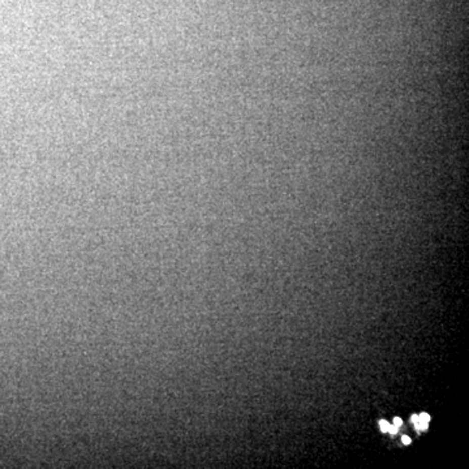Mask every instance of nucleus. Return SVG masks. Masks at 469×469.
I'll return each mask as SVG.
<instances>
[{"label":"nucleus","mask_w":469,"mask_h":469,"mask_svg":"<svg viewBox=\"0 0 469 469\" xmlns=\"http://www.w3.org/2000/svg\"><path fill=\"white\" fill-rule=\"evenodd\" d=\"M413 425L416 427L417 430H425L428 428V425H429V422L421 420L420 417H418V418H417V420L413 422Z\"/></svg>","instance_id":"f257e3e1"},{"label":"nucleus","mask_w":469,"mask_h":469,"mask_svg":"<svg viewBox=\"0 0 469 469\" xmlns=\"http://www.w3.org/2000/svg\"><path fill=\"white\" fill-rule=\"evenodd\" d=\"M379 427H380V429L383 430V432L387 433V430H389V428H390V422L382 420V421H379Z\"/></svg>","instance_id":"f03ea898"},{"label":"nucleus","mask_w":469,"mask_h":469,"mask_svg":"<svg viewBox=\"0 0 469 469\" xmlns=\"http://www.w3.org/2000/svg\"><path fill=\"white\" fill-rule=\"evenodd\" d=\"M387 433H390V434L395 436L396 433H398V427H395V425H391V423H390V428H389V430H387Z\"/></svg>","instance_id":"7ed1b4c3"},{"label":"nucleus","mask_w":469,"mask_h":469,"mask_svg":"<svg viewBox=\"0 0 469 469\" xmlns=\"http://www.w3.org/2000/svg\"><path fill=\"white\" fill-rule=\"evenodd\" d=\"M393 425H395V427H398V428H400L403 425V421H402V418H399V417H395V418H394V423Z\"/></svg>","instance_id":"20e7f679"},{"label":"nucleus","mask_w":469,"mask_h":469,"mask_svg":"<svg viewBox=\"0 0 469 469\" xmlns=\"http://www.w3.org/2000/svg\"><path fill=\"white\" fill-rule=\"evenodd\" d=\"M418 417H420L421 420L427 421V422H429V421H430V416H429V414H428V413H421Z\"/></svg>","instance_id":"39448f33"},{"label":"nucleus","mask_w":469,"mask_h":469,"mask_svg":"<svg viewBox=\"0 0 469 469\" xmlns=\"http://www.w3.org/2000/svg\"><path fill=\"white\" fill-rule=\"evenodd\" d=\"M402 442H403V443H404V445H409V443H411V442H412V439L409 438V437H408V436H403V437H402Z\"/></svg>","instance_id":"423d86ee"}]
</instances>
